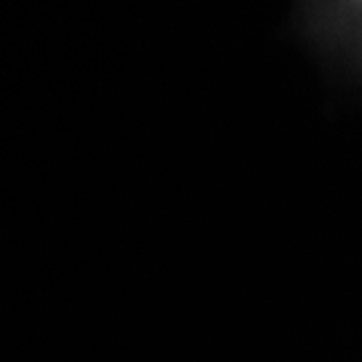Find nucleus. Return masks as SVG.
<instances>
[{"label": "nucleus", "instance_id": "1", "mask_svg": "<svg viewBox=\"0 0 362 362\" xmlns=\"http://www.w3.org/2000/svg\"><path fill=\"white\" fill-rule=\"evenodd\" d=\"M346 8H351V11H357V13H362V0H341Z\"/></svg>", "mask_w": 362, "mask_h": 362}]
</instances>
